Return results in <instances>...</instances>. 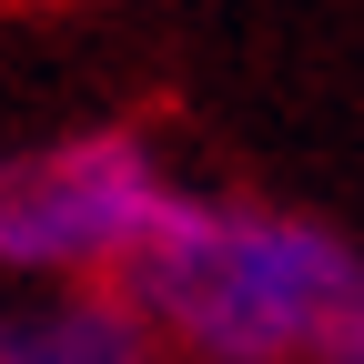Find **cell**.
I'll return each mask as SVG.
<instances>
[{"mask_svg": "<svg viewBox=\"0 0 364 364\" xmlns=\"http://www.w3.org/2000/svg\"><path fill=\"white\" fill-rule=\"evenodd\" d=\"M122 294L182 364H324L364 294V253L273 203L172 193L122 263Z\"/></svg>", "mask_w": 364, "mask_h": 364, "instance_id": "1", "label": "cell"}, {"mask_svg": "<svg viewBox=\"0 0 364 364\" xmlns=\"http://www.w3.org/2000/svg\"><path fill=\"white\" fill-rule=\"evenodd\" d=\"M162 213H172L162 152L132 122L0 152V273L21 284H122V263Z\"/></svg>", "mask_w": 364, "mask_h": 364, "instance_id": "2", "label": "cell"}, {"mask_svg": "<svg viewBox=\"0 0 364 364\" xmlns=\"http://www.w3.org/2000/svg\"><path fill=\"white\" fill-rule=\"evenodd\" d=\"M152 324L122 284H61V294H0V364H152Z\"/></svg>", "mask_w": 364, "mask_h": 364, "instance_id": "3", "label": "cell"}, {"mask_svg": "<svg viewBox=\"0 0 364 364\" xmlns=\"http://www.w3.org/2000/svg\"><path fill=\"white\" fill-rule=\"evenodd\" d=\"M324 364H364V294H354V314H344V334H334V354Z\"/></svg>", "mask_w": 364, "mask_h": 364, "instance_id": "4", "label": "cell"}]
</instances>
